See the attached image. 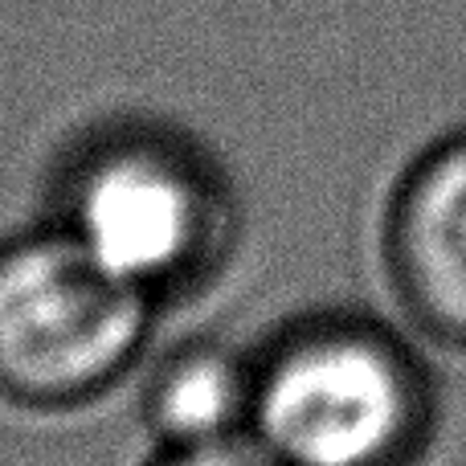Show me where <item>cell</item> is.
I'll list each match as a JSON object with an SVG mask.
<instances>
[{
    "label": "cell",
    "mask_w": 466,
    "mask_h": 466,
    "mask_svg": "<svg viewBox=\"0 0 466 466\" xmlns=\"http://www.w3.org/2000/svg\"><path fill=\"white\" fill-rule=\"evenodd\" d=\"M254 372H241L226 352L193 348L164 364L152 389V421L168 446H201L238 438V426H249Z\"/></svg>",
    "instance_id": "obj_5"
},
{
    "label": "cell",
    "mask_w": 466,
    "mask_h": 466,
    "mask_svg": "<svg viewBox=\"0 0 466 466\" xmlns=\"http://www.w3.org/2000/svg\"><path fill=\"white\" fill-rule=\"evenodd\" d=\"M147 331V287L74 229L0 246V397L66 410L103 393Z\"/></svg>",
    "instance_id": "obj_2"
},
{
    "label": "cell",
    "mask_w": 466,
    "mask_h": 466,
    "mask_svg": "<svg viewBox=\"0 0 466 466\" xmlns=\"http://www.w3.org/2000/svg\"><path fill=\"white\" fill-rule=\"evenodd\" d=\"M385 270L413 328L466 352V127L430 144L397 180Z\"/></svg>",
    "instance_id": "obj_4"
},
{
    "label": "cell",
    "mask_w": 466,
    "mask_h": 466,
    "mask_svg": "<svg viewBox=\"0 0 466 466\" xmlns=\"http://www.w3.org/2000/svg\"><path fill=\"white\" fill-rule=\"evenodd\" d=\"M160 466H279L262 446H241L238 438L201 446H172V454Z\"/></svg>",
    "instance_id": "obj_6"
},
{
    "label": "cell",
    "mask_w": 466,
    "mask_h": 466,
    "mask_svg": "<svg viewBox=\"0 0 466 466\" xmlns=\"http://www.w3.org/2000/svg\"><path fill=\"white\" fill-rule=\"evenodd\" d=\"M249 430L279 466H413L434 430V385L385 323L315 315L258 364Z\"/></svg>",
    "instance_id": "obj_1"
},
{
    "label": "cell",
    "mask_w": 466,
    "mask_h": 466,
    "mask_svg": "<svg viewBox=\"0 0 466 466\" xmlns=\"http://www.w3.org/2000/svg\"><path fill=\"white\" fill-rule=\"evenodd\" d=\"M74 233L139 287L193 270L218 241L221 201L193 156L156 139H119L82 164Z\"/></svg>",
    "instance_id": "obj_3"
}]
</instances>
